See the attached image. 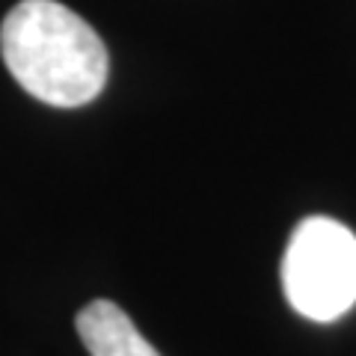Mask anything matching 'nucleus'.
Wrapping results in <instances>:
<instances>
[{
  "label": "nucleus",
  "instance_id": "obj_1",
  "mask_svg": "<svg viewBox=\"0 0 356 356\" xmlns=\"http://www.w3.org/2000/svg\"><path fill=\"white\" fill-rule=\"evenodd\" d=\"M0 57L24 92L51 107L89 104L110 72L102 36L57 0H21L9 9Z\"/></svg>",
  "mask_w": 356,
  "mask_h": 356
},
{
  "label": "nucleus",
  "instance_id": "obj_2",
  "mask_svg": "<svg viewBox=\"0 0 356 356\" xmlns=\"http://www.w3.org/2000/svg\"><path fill=\"white\" fill-rule=\"evenodd\" d=\"M282 288L291 309L330 324L356 306V235L339 220L306 217L282 255Z\"/></svg>",
  "mask_w": 356,
  "mask_h": 356
},
{
  "label": "nucleus",
  "instance_id": "obj_3",
  "mask_svg": "<svg viewBox=\"0 0 356 356\" xmlns=\"http://www.w3.org/2000/svg\"><path fill=\"white\" fill-rule=\"evenodd\" d=\"M77 336L89 356H161L134 321L110 300H92L74 318Z\"/></svg>",
  "mask_w": 356,
  "mask_h": 356
}]
</instances>
